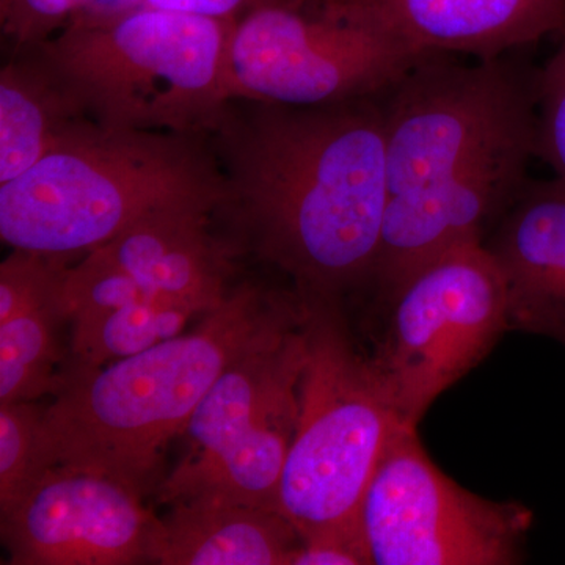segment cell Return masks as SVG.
Listing matches in <instances>:
<instances>
[{"label":"cell","mask_w":565,"mask_h":565,"mask_svg":"<svg viewBox=\"0 0 565 565\" xmlns=\"http://www.w3.org/2000/svg\"><path fill=\"white\" fill-rule=\"evenodd\" d=\"M385 93L316 107L230 102L210 132L221 207L305 296L338 299L373 280L386 210Z\"/></svg>","instance_id":"cell-1"},{"label":"cell","mask_w":565,"mask_h":565,"mask_svg":"<svg viewBox=\"0 0 565 565\" xmlns=\"http://www.w3.org/2000/svg\"><path fill=\"white\" fill-rule=\"evenodd\" d=\"M520 66L445 54L385 93L386 210L373 280L388 300L446 252L482 243L537 156V90Z\"/></svg>","instance_id":"cell-2"},{"label":"cell","mask_w":565,"mask_h":565,"mask_svg":"<svg viewBox=\"0 0 565 565\" xmlns=\"http://www.w3.org/2000/svg\"><path fill=\"white\" fill-rule=\"evenodd\" d=\"M297 303L243 286L191 333L106 366L73 367L43 411L44 465L110 476L143 497L223 371Z\"/></svg>","instance_id":"cell-3"},{"label":"cell","mask_w":565,"mask_h":565,"mask_svg":"<svg viewBox=\"0 0 565 565\" xmlns=\"http://www.w3.org/2000/svg\"><path fill=\"white\" fill-rule=\"evenodd\" d=\"M202 137L85 122L28 172L0 184L3 244L68 258L109 244L152 211L221 207V167Z\"/></svg>","instance_id":"cell-4"},{"label":"cell","mask_w":565,"mask_h":565,"mask_svg":"<svg viewBox=\"0 0 565 565\" xmlns=\"http://www.w3.org/2000/svg\"><path fill=\"white\" fill-rule=\"evenodd\" d=\"M234 22L139 2L81 10L32 51L98 125L204 136L230 103Z\"/></svg>","instance_id":"cell-5"},{"label":"cell","mask_w":565,"mask_h":565,"mask_svg":"<svg viewBox=\"0 0 565 565\" xmlns=\"http://www.w3.org/2000/svg\"><path fill=\"white\" fill-rule=\"evenodd\" d=\"M300 296L305 363L278 511L305 539L359 523L375 468L407 426L373 356L353 343L337 299Z\"/></svg>","instance_id":"cell-6"},{"label":"cell","mask_w":565,"mask_h":565,"mask_svg":"<svg viewBox=\"0 0 565 565\" xmlns=\"http://www.w3.org/2000/svg\"><path fill=\"white\" fill-rule=\"evenodd\" d=\"M303 299L228 364L185 427L188 451L159 487L167 504L221 500L278 511L299 416Z\"/></svg>","instance_id":"cell-7"},{"label":"cell","mask_w":565,"mask_h":565,"mask_svg":"<svg viewBox=\"0 0 565 565\" xmlns=\"http://www.w3.org/2000/svg\"><path fill=\"white\" fill-rule=\"evenodd\" d=\"M429 57L313 2L277 0L234 22L226 95L289 107L353 102L384 95Z\"/></svg>","instance_id":"cell-8"},{"label":"cell","mask_w":565,"mask_h":565,"mask_svg":"<svg viewBox=\"0 0 565 565\" xmlns=\"http://www.w3.org/2000/svg\"><path fill=\"white\" fill-rule=\"evenodd\" d=\"M384 340L373 356L404 426L492 351L509 321L503 275L482 243L459 245L390 297Z\"/></svg>","instance_id":"cell-9"},{"label":"cell","mask_w":565,"mask_h":565,"mask_svg":"<svg viewBox=\"0 0 565 565\" xmlns=\"http://www.w3.org/2000/svg\"><path fill=\"white\" fill-rule=\"evenodd\" d=\"M371 564L508 565L522 559L531 515L465 490L430 460L414 427L390 441L360 504Z\"/></svg>","instance_id":"cell-10"},{"label":"cell","mask_w":565,"mask_h":565,"mask_svg":"<svg viewBox=\"0 0 565 565\" xmlns=\"http://www.w3.org/2000/svg\"><path fill=\"white\" fill-rule=\"evenodd\" d=\"M0 514L13 565L141 563L154 519L131 487L61 465L36 476Z\"/></svg>","instance_id":"cell-11"},{"label":"cell","mask_w":565,"mask_h":565,"mask_svg":"<svg viewBox=\"0 0 565 565\" xmlns=\"http://www.w3.org/2000/svg\"><path fill=\"white\" fill-rule=\"evenodd\" d=\"M419 54L493 61L565 29V0H316Z\"/></svg>","instance_id":"cell-12"},{"label":"cell","mask_w":565,"mask_h":565,"mask_svg":"<svg viewBox=\"0 0 565 565\" xmlns=\"http://www.w3.org/2000/svg\"><path fill=\"white\" fill-rule=\"evenodd\" d=\"M508 292L511 329L565 332V181H527L484 241Z\"/></svg>","instance_id":"cell-13"},{"label":"cell","mask_w":565,"mask_h":565,"mask_svg":"<svg viewBox=\"0 0 565 565\" xmlns=\"http://www.w3.org/2000/svg\"><path fill=\"white\" fill-rule=\"evenodd\" d=\"M212 207L200 204L152 211L103 245L152 299L207 315L225 302V252L211 236Z\"/></svg>","instance_id":"cell-14"},{"label":"cell","mask_w":565,"mask_h":565,"mask_svg":"<svg viewBox=\"0 0 565 565\" xmlns=\"http://www.w3.org/2000/svg\"><path fill=\"white\" fill-rule=\"evenodd\" d=\"M154 516L145 561L161 565H288L302 539L280 512L221 500L169 504Z\"/></svg>","instance_id":"cell-15"},{"label":"cell","mask_w":565,"mask_h":565,"mask_svg":"<svg viewBox=\"0 0 565 565\" xmlns=\"http://www.w3.org/2000/svg\"><path fill=\"white\" fill-rule=\"evenodd\" d=\"M93 121L35 51L0 73V184L32 169L65 137Z\"/></svg>","instance_id":"cell-16"},{"label":"cell","mask_w":565,"mask_h":565,"mask_svg":"<svg viewBox=\"0 0 565 565\" xmlns=\"http://www.w3.org/2000/svg\"><path fill=\"white\" fill-rule=\"evenodd\" d=\"M63 281V278H62ZM61 285L0 322V404L32 403L61 390L57 326Z\"/></svg>","instance_id":"cell-17"},{"label":"cell","mask_w":565,"mask_h":565,"mask_svg":"<svg viewBox=\"0 0 565 565\" xmlns=\"http://www.w3.org/2000/svg\"><path fill=\"white\" fill-rule=\"evenodd\" d=\"M195 316L191 308L150 297L73 323L74 367L93 370L148 351L184 332Z\"/></svg>","instance_id":"cell-18"},{"label":"cell","mask_w":565,"mask_h":565,"mask_svg":"<svg viewBox=\"0 0 565 565\" xmlns=\"http://www.w3.org/2000/svg\"><path fill=\"white\" fill-rule=\"evenodd\" d=\"M143 299L150 296L103 247L88 252L77 266L68 267L63 275L62 313L73 323Z\"/></svg>","instance_id":"cell-19"},{"label":"cell","mask_w":565,"mask_h":565,"mask_svg":"<svg viewBox=\"0 0 565 565\" xmlns=\"http://www.w3.org/2000/svg\"><path fill=\"white\" fill-rule=\"evenodd\" d=\"M43 411L33 401L0 404V512L46 470Z\"/></svg>","instance_id":"cell-20"},{"label":"cell","mask_w":565,"mask_h":565,"mask_svg":"<svg viewBox=\"0 0 565 565\" xmlns=\"http://www.w3.org/2000/svg\"><path fill=\"white\" fill-rule=\"evenodd\" d=\"M561 43L535 77L537 156L565 181V29Z\"/></svg>","instance_id":"cell-21"},{"label":"cell","mask_w":565,"mask_h":565,"mask_svg":"<svg viewBox=\"0 0 565 565\" xmlns=\"http://www.w3.org/2000/svg\"><path fill=\"white\" fill-rule=\"evenodd\" d=\"M76 9V0H0V24L17 51H31L62 31Z\"/></svg>","instance_id":"cell-22"},{"label":"cell","mask_w":565,"mask_h":565,"mask_svg":"<svg viewBox=\"0 0 565 565\" xmlns=\"http://www.w3.org/2000/svg\"><path fill=\"white\" fill-rule=\"evenodd\" d=\"M288 565H371L360 522L308 535L294 550Z\"/></svg>","instance_id":"cell-23"},{"label":"cell","mask_w":565,"mask_h":565,"mask_svg":"<svg viewBox=\"0 0 565 565\" xmlns=\"http://www.w3.org/2000/svg\"><path fill=\"white\" fill-rule=\"evenodd\" d=\"M156 9L178 11L211 20L237 21L248 11L277 0H137Z\"/></svg>","instance_id":"cell-24"},{"label":"cell","mask_w":565,"mask_h":565,"mask_svg":"<svg viewBox=\"0 0 565 565\" xmlns=\"http://www.w3.org/2000/svg\"><path fill=\"white\" fill-rule=\"evenodd\" d=\"M76 2H77V9H76V11H77V10H81L82 6H85V3L88 2V0H76Z\"/></svg>","instance_id":"cell-25"},{"label":"cell","mask_w":565,"mask_h":565,"mask_svg":"<svg viewBox=\"0 0 565 565\" xmlns=\"http://www.w3.org/2000/svg\"><path fill=\"white\" fill-rule=\"evenodd\" d=\"M557 340H559L561 343L565 344V332L563 334H561V337L557 338Z\"/></svg>","instance_id":"cell-26"}]
</instances>
